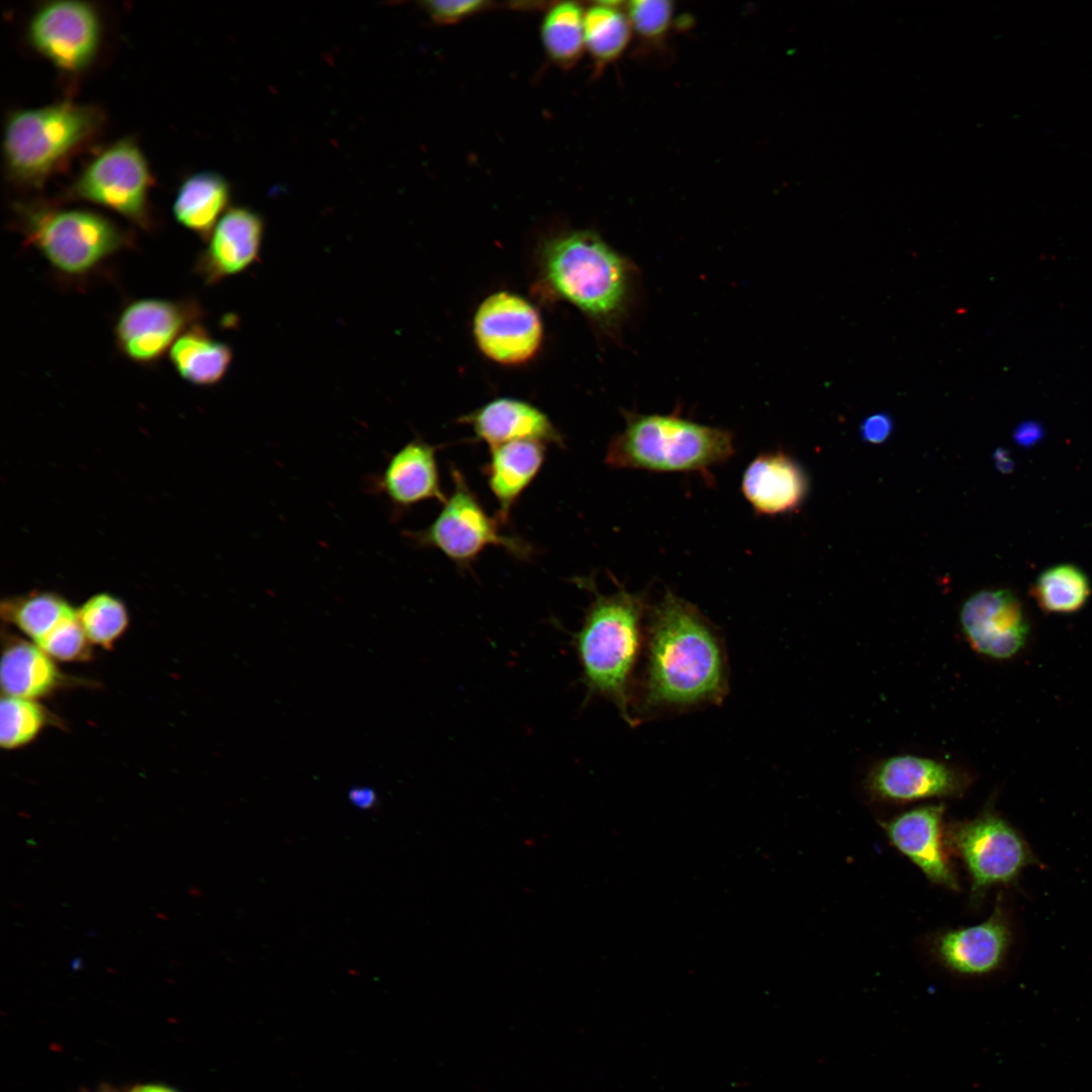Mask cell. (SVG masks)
I'll return each mask as SVG.
<instances>
[{"label": "cell", "mask_w": 1092, "mask_h": 1092, "mask_svg": "<svg viewBox=\"0 0 1092 1092\" xmlns=\"http://www.w3.org/2000/svg\"><path fill=\"white\" fill-rule=\"evenodd\" d=\"M23 235L58 273L71 278L91 274L130 243L110 219L80 209L28 210Z\"/></svg>", "instance_id": "cell-5"}, {"label": "cell", "mask_w": 1092, "mask_h": 1092, "mask_svg": "<svg viewBox=\"0 0 1092 1092\" xmlns=\"http://www.w3.org/2000/svg\"><path fill=\"white\" fill-rule=\"evenodd\" d=\"M489 448L519 440L563 446V437L539 408L521 399L500 397L460 418Z\"/></svg>", "instance_id": "cell-20"}, {"label": "cell", "mask_w": 1092, "mask_h": 1092, "mask_svg": "<svg viewBox=\"0 0 1092 1092\" xmlns=\"http://www.w3.org/2000/svg\"><path fill=\"white\" fill-rule=\"evenodd\" d=\"M1030 594L1044 613L1068 615L1086 605L1091 586L1081 568L1066 563L1044 570L1034 581Z\"/></svg>", "instance_id": "cell-26"}, {"label": "cell", "mask_w": 1092, "mask_h": 1092, "mask_svg": "<svg viewBox=\"0 0 1092 1092\" xmlns=\"http://www.w3.org/2000/svg\"><path fill=\"white\" fill-rule=\"evenodd\" d=\"M945 841L969 875L974 905L992 888L1016 885L1026 868L1041 864L1023 835L991 805L946 826Z\"/></svg>", "instance_id": "cell-7"}, {"label": "cell", "mask_w": 1092, "mask_h": 1092, "mask_svg": "<svg viewBox=\"0 0 1092 1092\" xmlns=\"http://www.w3.org/2000/svg\"><path fill=\"white\" fill-rule=\"evenodd\" d=\"M452 490L435 520L419 531L404 532L416 546L440 551L455 565L469 567L488 546L504 548L519 559L531 556L525 540L502 532V522L490 517L462 472L451 465Z\"/></svg>", "instance_id": "cell-8"}, {"label": "cell", "mask_w": 1092, "mask_h": 1092, "mask_svg": "<svg viewBox=\"0 0 1092 1092\" xmlns=\"http://www.w3.org/2000/svg\"><path fill=\"white\" fill-rule=\"evenodd\" d=\"M130 1092H176L172 1088L163 1085H140L135 1086Z\"/></svg>", "instance_id": "cell-36"}, {"label": "cell", "mask_w": 1092, "mask_h": 1092, "mask_svg": "<svg viewBox=\"0 0 1092 1092\" xmlns=\"http://www.w3.org/2000/svg\"><path fill=\"white\" fill-rule=\"evenodd\" d=\"M77 615L92 645L111 649L129 625L124 602L113 594L100 592L90 596L78 608Z\"/></svg>", "instance_id": "cell-29"}, {"label": "cell", "mask_w": 1092, "mask_h": 1092, "mask_svg": "<svg viewBox=\"0 0 1092 1092\" xmlns=\"http://www.w3.org/2000/svg\"><path fill=\"white\" fill-rule=\"evenodd\" d=\"M943 815L942 804H927L900 813L881 825L891 844L929 882L958 891L959 880L949 860Z\"/></svg>", "instance_id": "cell-16"}, {"label": "cell", "mask_w": 1092, "mask_h": 1092, "mask_svg": "<svg viewBox=\"0 0 1092 1092\" xmlns=\"http://www.w3.org/2000/svg\"><path fill=\"white\" fill-rule=\"evenodd\" d=\"M438 447L421 438L405 443L387 460L385 467L371 477L373 493L389 502L394 517L425 500L444 503L437 461Z\"/></svg>", "instance_id": "cell-17"}, {"label": "cell", "mask_w": 1092, "mask_h": 1092, "mask_svg": "<svg viewBox=\"0 0 1092 1092\" xmlns=\"http://www.w3.org/2000/svg\"><path fill=\"white\" fill-rule=\"evenodd\" d=\"M627 9L632 28L648 38L661 36L672 18V5L665 0H635Z\"/></svg>", "instance_id": "cell-31"}, {"label": "cell", "mask_w": 1092, "mask_h": 1092, "mask_svg": "<svg viewBox=\"0 0 1092 1092\" xmlns=\"http://www.w3.org/2000/svg\"><path fill=\"white\" fill-rule=\"evenodd\" d=\"M170 361L185 381L199 386L219 382L233 359L231 348L213 339L199 324L187 329L169 351Z\"/></svg>", "instance_id": "cell-23"}, {"label": "cell", "mask_w": 1092, "mask_h": 1092, "mask_svg": "<svg viewBox=\"0 0 1092 1092\" xmlns=\"http://www.w3.org/2000/svg\"><path fill=\"white\" fill-rule=\"evenodd\" d=\"M1 618L25 637L39 645L67 620L77 615L60 594L51 590H31L2 600Z\"/></svg>", "instance_id": "cell-24"}, {"label": "cell", "mask_w": 1092, "mask_h": 1092, "mask_svg": "<svg viewBox=\"0 0 1092 1092\" xmlns=\"http://www.w3.org/2000/svg\"><path fill=\"white\" fill-rule=\"evenodd\" d=\"M546 445L535 440H519L490 448L483 472L488 487L497 502V518L509 522L510 514L541 470Z\"/></svg>", "instance_id": "cell-21"}, {"label": "cell", "mask_w": 1092, "mask_h": 1092, "mask_svg": "<svg viewBox=\"0 0 1092 1092\" xmlns=\"http://www.w3.org/2000/svg\"><path fill=\"white\" fill-rule=\"evenodd\" d=\"M486 4L484 1H427L424 8L437 23L453 24L483 10Z\"/></svg>", "instance_id": "cell-32"}, {"label": "cell", "mask_w": 1092, "mask_h": 1092, "mask_svg": "<svg viewBox=\"0 0 1092 1092\" xmlns=\"http://www.w3.org/2000/svg\"><path fill=\"white\" fill-rule=\"evenodd\" d=\"M1012 928L1003 899L998 896L991 915L983 922L937 932L931 952L947 971L964 977L989 975L1002 967L1011 943Z\"/></svg>", "instance_id": "cell-15"}, {"label": "cell", "mask_w": 1092, "mask_h": 1092, "mask_svg": "<svg viewBox=\"0 0 1092 1092\" xmlns=\"http://www.w3.org/2000/svg\"><path fill=\"white\" fill-rule=\"evenodd\" d=\"M970 785L962 770L932 758L902 754L878 762L868 774L866 789L880 802L910 803L961 797Z\"/></svg>", "instance_id": "cell-13"}, {"label": "cell", "mask_w": 1092, "mask_h": 1092, "mask_svg": "<svg viewBox=\"0 0 1092 1092\" xmlns=\"http://www.w3.org/2000/svg\"><path fill=\"white\" fill-rule=\"evenodd\" d=\"M584 48L598 65L621 56L631 36V23L615 3H598L584 11Z\"/></svg>", "instance_id": "cell-28"}, {"label": "cell", "mask_w": 1092, "mask_h": 1092, "mask_svg": "<svg viewBox=\"0 0 1092 1092\" xmlns=\"http://www.w3.org/2000/svg\"><path fill=\"white\" fill-rule=\"evenodd\" d=\"M96 12L80 1H55L36 11L29 22L32 46L56 66L77 71L95 55L99 41Z\"/></svg>", "instance_id": "cell-14"}, {"label": "cell", "mask_w": 1092, "mask_h": 1092, "mask_svg": "<svg viewBox=\"0 0 1092 1092\" xmlns=\"http://www.w3.org/2000/svg\"><path fill=\"white\" fill-rule=\"evenodd\" d=\"M961 625L970 646L996 660L1019 655L1027 645L1030 624L1019 599L1009 589H986L965 602Z\"/></svg>", "instance_id": "cell-12"}, {"label": "cell", "mask_w": 1092, "mask_h": 1092, "mask_svg": "<svg viewBox=\"0 0 1092 1092\" xmlns=\"http://www.w3.org/2000/svg\"><path fill=\"white\" fill-rule=\"evenodd\" d=\"M473 334L486 357L500 364L517 365L536 355L543 339V326L538 311L528 300L499 291L478 306Z\"/></svg>", "instance_id": "cell-11"}, {"label": "cell", "mask_w": 1092, "mask_h": 1092, "mask_svg": "<svg viewBox=\"0 0 1092 1092\" xmlns=\"http://www.w3.org/2000/svg\"><path fill=\"white\" fill-rule=\"evenodd\" d=\"M893 422L886 413H878L867 418L860 426L862 439L872 444L884 442L891 434Z\"/></svg>", "instance_id": "cell-33"}, {"label": "cell", "mask_w": 1092, "mask_h": 1092, "mask_svg": "<svg viewBox=\"0 0 1092 1092\" xmlns=\"http://www.w3.org/2000/svg\"><path fill=\"white\" fill-rule=\"evenodd\" d=\"M350 800L359 808L368 809L375 803V794L367 788H357L351 791Z\"/></svg>", "instance_id": "cell-35"}, {"label": "cell", "mask_w": 1092, "mask_h": 1092, "mask_svg": "<svg viewBox=\"0 0 1092 1092\" xmlns=\"http://www.w3.org/2000/svg\"><path fill=\"white\" fill-rule=\"evenodd\" d=\"M575 582L593 595L580 628L571 634L582 685L588 697L608 700L624 721L636 726L633 674L645 639L646 599L622 586L603 595L590 578Z\"/></svg>", "instance_id": "cell-2"}, {"label": "cell", "mask_w": 1092, "mask_h": 1092, "mask_svg": "<svg viewBox=\"0 0 1092 1092\" xmlns=\"http://www.w3.org/2000/svg\"><path fill=\"white\" fill-rule=\"evenodd\" d=\"M2 649L3 695L38 701L64 684L56 660L28 639L7 638Z\"/></svg>", "instance_id": "cell-22"}, {"label": "cell", "mask_w": 1092, "mask_h": 1092, "mask_svg": "<svg viewBox=\"0 0 1092 1092\" xmlns=\"http://www.w3.org/2000/svg\"><path fill=\"white\" fill-rule=\"evenodd\" d=\"M1041 436V428L1037 423L1025 422L1015 430L1014 438L1021 445L1035 442Z\"/></svg>", "instance_id": "cell-34"}, {"label": "cell", "mask_w": 1092, "mask_h": 1092, "mask_svg": "<svg viewBox=\"0 0 1092 1092\" xmlns=\"http://www.w3.org/2000/svg\"><path fill=\"white\" fill-rule=\"evenodd\" d=\"M202 314L194 300L144 298L130 301L114 326L117 348L130 361L149 365L159 361L177 339Z\"/></svg>", "instance_id": "cell-10"}, {"label": "cell", "mask_w": 1092, "mask_h": 1092, "mask_svg": "<svg viewBox=\"0 0 1092 1092\" xmlns=\"http://www.w3.org/2000/svg\"><path fill=\"white\" fill-rule=\"evenodd\" d=\"M100 123L86 105L62 102L13 113L4 132V154L11 174L39 181Z\"/></svg>", "instance_id": "cell-6"}, {"label": "cell", "mask_w": 1092, "mask_h": 1092, "mask_svg": "<svg viewBox=\"0 0 1092 1092\" xmlns=\"http://www.w3.org/2000/svg\"><path fill=\"white\" fill-rule=\"evenodd\" d=\"M584 10L574 2H560L544 16L541 26L543 47L553 63L568 69L576 64L584 48Z\"/></svg>", "instance_id": "cell-27"}, {"label": "cell", "mask_w": 1092, "mask_h": 1092, "mask_svg": "<svg viewBox=\"0 0 1092 1092\" xmlns=\"http://www.w3.org/2000/svg\"><path fill=\"white\" fill-rule=\"evenodd\" d=\"M741 490L759 515L776 516L798 509L808 490V480L801 466L782 452H766L746 467Z\"/></svg>", "instance_id": "cell-19"}, {"label": "cell", "mask_w": 1092, "mask_h": 1092, "mask_svg": "<svg viewBox=\"0 0 1092 1092\" xmlns=\"http://www.w3.org/2000/svg\"><path fill=\"white\" fill-rule=\"evenodd\" d=\"M151 176L141 150L122 140L97 155L78 178L76 193L147 226Z\"/></svg>", "instance_id": "cell-9"}, {"label": "cell", "mask_w": 1092, "mask_h": 1092, "mask_svg": "<svg viewBox=\"0 0 1092 1092\" xmlns=\"http://www.w3.org/2000/svg\"><path fill=\"white\" fill-rule=\"evenodd\" d=\"M48 710L36 700L3 695L0 704V745L7 750L31 743L50 723Z\"/></svg>", "instance_id": "cell-30"}, {"label": "cell", "mask_w": 1092, "mask_h": 1092, "mask_svg": "<svg viewBox=\"0 0 1092 1092\" xmlns=\"http://www.w3.org/2000/svg\"><path fill=\"white\" fill-rule=\"evenodd\" d=\"M624 417L625 427L610 441L605 459L616 469L705 471L735 452L730 431L678 414L624 413Z\"/></svg>", "instance_id": "cell-4"}, {"label": "cell", "mask_w": 1092, "mask_h": 1092, "mask_svg": "<svg viewBox=\"0 0 1092 1092\" xmlns=\"http://www.w3.org/2000/svg\"><path fill=\"white\" fill-rule=\"evenodd\" d=\"M229 199L230 188L221 176L213 172H200L181 185L173 212L180 224L208 238Z\"/></svg>", "instance_id": "cell-25"}, {"label": "cell", "mask_w": 1092, "mask_h": 1092, "mask_svg": "<svg viewBox=\"0 0 1092 1092\" xmlns=\"http://www.w3.org/2000/svg\"><path fill=\"white\" fill-rule=\"evenodd\" d=\"M542 265L553 290L603 327L619 326L636 299L637 267L592 232L546 243Z\"/></svg>", "instance_id": "cell-3"}, {"label": "cell", "mask_w": 1092, "mask_h": 1092, "mask_svg": "<svg viewBox=\"0 0 1092 1092\" xmlns=\"http://www.w3.org/2000/svg\"><path fill=\"white\" fill-rule=\"evenodd\" d=\"M648 614L636 725L647 717L721 704L729 689L728 663L712 623L669 590Z\"/></svg>", "instance_id": "cell-1"}, {"label": "cell", "mask_w": 1092, "mask_h": 1092, "mask_svg": "<svg viewBox=\"0 0 1092 1092\" xmlns=\"http://www.w3.org/2000/svg\"><path fill=\"white\" fill-rule=\"evenodd\" d=\"M264 223L245 207L229 209L208 237V244L195 263V272L206 284H215L237 275L259 257Z\"/></svg>", "instance_id": "cell-18"}]
</instances>
